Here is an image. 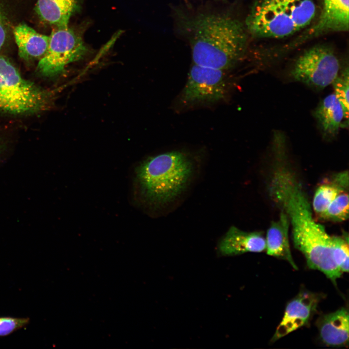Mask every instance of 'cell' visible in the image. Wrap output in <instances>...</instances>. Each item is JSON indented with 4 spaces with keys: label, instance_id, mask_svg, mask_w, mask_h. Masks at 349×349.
<instances>
[{
    "label": "cell",
    "instance_id": "ba28073f",
    "mask_svg": "<svg viewBox=\"0 0 349 349\" xmlns=\"http://www.w3.org/2000/svg\"><path fill=\"white\" fill-rule=\"evenodd\" d=\"M0 75L12 94L25 108L27 113L40 111L47 107L48 94L23 79L9 60L1 55Z\"/></svg>",
    "mask_w": 349,
    "mask_h": 349
},
{
    "label": "cell",
    "instance_id": "d6986e66",
    "mask_svg": "<svg viewBox=\"0 0 349 349\" xmlns=\"http://www.w3.org/2000/svg\"><path fill=\"white\" fill-rule=\"evenodd\" d=\"M349 217L348 190L340 192L330 204L321 219L336 222L345 221Z\"/></svg>",
    "mask_w": 349,
    "mask_h": 349
},
{
    "label": "cell",
    "instance_id": "7c38bea8",
    "mask_svg": "<svg viewBox=\"0 0 349 349\" xmlns=\"http://www.w3.org/2000/svg\"><path fill=\"white\" fill-rule=\"evenodd\" d=\"M349 316L348 310L343 307L319 318L317 326L325 345L333 347L348 346Z\"/></svg>",
    "mask_w": 349,
    "mask_h": 349
},
{
    "label": "cell",
    "instance_id": "277c9868",
    "mask_svg": "<svg viewBox=\"0 0 349 349\" xmlns=\"http://www.w3.org/2000/svg\"><path fill=\"white\" fill-rule=\"evenodd\" d=\"M316 14L314 0H255L245 26L254 37L281 38L307 27Z\"/></svg>",
    "mask_w": 349,
    "mask_h": 349
},
{
    "label": "cell",
    "instance_id": "44dd1931",
    "mask_svg": "<svg viewBox=\"0 0 349 349\" xmlns=\"http://www.w3.org/2000/svg\"><path fill=\"white\" fill-rule=\"evenodd\" d=\"M0 110L16 114L27 113L23 106L12 94L0 75Z\"/></svg>",
    "mask_w": 349,
    "mask_h": 349
},
{
    "label": "cell",
    "instance_id": "603a6c76",
    "mask_svg": "<svg viewBox=\"0 0 349 349\" xmlns=\"http://www.w3.org/2000/svg\"><path fill=\"white\" fill-rule=\"evenodd\" d=\"M6 37L5 29L2 15L0 8V49L3 46Z\"/></svg>",
    "mask_w": 349,
    "mask_h": 349
},
{
    "label": "cell",
    "instance_id": "ac0fdd59",
    "mask_svg": "<svg viewBox=\"0 0 349 349\" xmlns=\"http://www.w3.org/2000/svg\"><path fill=\"white\" fill-rule=\"evenodd\" d=\"M349 67L347 65L340 71L332 83L333 93L342 105L344 120L341 127L347 128L349 125Z\"/></svg>",
    "mask_w": 349,
    "mask_h": 349
},
{
    "label": "cell",
    "instance_id": "7a4b0ae2",
    "mask_svg": "<svg viewBox=\"0 0 349 349\" xmlns=\"http://www.w3.org/2000/svg\"><path fill=\"white\" fill-rule=\"evenodd\" d=\"M179 31L190 43L193 64L225 71L244 57L248 37L245 26L228 14L175 12Z\"/></svg>",
    "mask_w": 349,
    "mask_h": 349
},
{
    "label": "cell",
    "instance_id": "52a82bcc",
    "mask_svg": "<svg viewBox=\"0 0 349 349\" xmlns=\"http://www.w3.org/2000/svg\"><path fill=\"white\" fill-rule=\"evenodd\" d=\"M227 86L224 71L193 64L180 102L185 106L216 102L224 98Z\"/></svg>",
    "mask_w": 349,
    "mask_h": 349
},
{
    "label": "cell",
    "instance_id": "8992f818",
    "mask_svg": "<svg viewBox=\"0 0 349 349\" xmlns=\"http://www.w3.org/2000/svg\"><path fill=\"white\" fill-rule=\"evenodd\" d=\"M87 48L81 36L66 26L55 28L49 36L47 50L39 60L37 69L45 76L62 73L65 66L82 58Z\"/></svg>",
    "mask_w": 349,
    "mask_h": 349
},
{
    "label": "cell",
    "instance_id": "4fadbf2b",
    "mask_svg": "<svg viewBox=\"0 0 349 349\" xmlns=\"http://www.w3.org/2000/svg\"><path fill=\"white\" fill-rule=\"evenodd\" d=\"M313 113L322 138L327 141L335 138L341 127L344 112L334 94H330L321 100Z\"/></svg>",
    "mask_w": 349,
    "mask_h": 349
},
{
    "label": "cell",
    "instance_id": "e0dca14e",
    "mask_svg": "<svg viewBox=\"0 0 349 349\" xmlns=\"http://www.w3.org/2000/svg\"><path fill=\"white\" fill-rule=\"evenodd\" d=\"M349 190L348 171L334 174L329 180L317 188L312 202V207L317 217L321 218L328 207L341 192Z\"/></svg>",
    "mask_w": 349,
    "mask_h": 349
},
{
    "label": "cell",
    "instance_id": "5bb4252c",
    "mask_svg": "<svg viewBox=\"0 0 349 349\" xmlns=\"http://www.w3.org/2000/svg\"><path fill=\"white\" fill-rule=\"evenodd\" d=\"M289 225L287 216L281 210L279 219L272 221L267 230L266 250L268 255L286 260L297 270L298 267L293 259L289 246Z\"/></svg>",
    "mask_w": 349,
    "mask_h": 349
},
{
    "label": "cell",
    "instance_id": "9c48e42d",
    "mask_svg": "<svg viewBox=\"0 0 349 349\" xmlns=\"http://www.w3.org/2000/svg\"><path fill=\"white\" fill-rule=\"evenodd\" d=\"M320 299L317 294L301 292L286 305L283 317L271 341H276L305 325L316 310Z\"/></svg>",
    "mask_w": 349,
    "mask_h": 349
},
{
    "label": "cell",
    "instance_id": "6da1fadb",
    "mask_svg": "<svg viewBox=\"0 0 349 349\" xmlns=\"http://www.w3.org/2000/svg\"><path fill=\"white\" fill-rule=\"evenodd\" d=\"M272 155L270 195L288 217L295 248L307 260H321L331 251L333 236L315 220L301 183L288 163L287 151L277 150Z\"/></svg>",
    "mask_w": 349,
    "mask_h": 349
},
{
    "label": "cell",
    "instance_id": "30bf717a",
    "mask_svg": "<svg viewBox=\"0 0 349 349\" xmlns=\"http://www.w3.org/2000/svg\"><path fill=\"white\" fill-rule=\"evenodd\" d=\"M349 9V0H322V9L318 19L303 39L331 32L348 31Z\"/></svg>",
    "mask_w": 349,
    "mask_h": 349
},
{
    "label": "cell",
    "instance_id": "8fae6325",
    "mask_svg": "<svg viewBox=\"0 0 349 349\" xmlns=\"http://www.w3.org/2000/svg\"><path fill=\"white\" fill-rule=\"evenodd\" d=\"M217 250L224 256L261 252L266 250L265 238L260 232H246L232 226L220 240Z\"/></svg>",
    "mask_w": 349,
    "mask_h": 349
},
{
    "label": "cell",
    "instance_id": "9a60e30c",
    "mask_svg": "<svg viewBox=\"0 0 349 349\" xmlns=\"http://www.w3.org/2000/svg\"><path fill=\"white\" fill-rule=\"evenodd\" d=\"M14 35L20 57L27 60L40 59L45 54L49 36L37 32L24 23H20L15 28Z\"/></svg>",
    "mask_w": 349,
    "mask_h": 349
},
{
    "label": "cell",
    "instance_id": "5b68a950",
    "mask_svg": "<svg viewBox=\"0 0 349 349\" xmlns=\"http://www.w3.org/2000/svg\"><path fill=\"white\" fill-rule=\"evenodd\" d=\"M334 51L326 45L314 46L301 55L289 72L291 78L316 91L332 84L340 69Z\"/></svg>",
    "mask_w": 349,
    "mask_h": 349
},
{
    "label": "cell",
    "instance_id": "7402d4cb",
    "mask_svg": "<svg viewBox=\"0 0 349 349\" xmlns=\"http://www.w3.org/2000/svg\"><path fill=\"white\" fill-rule=\"evenodd\" d=\"M30 322L28 317H0V336H7Z\"/></svg>",
    "mask_w": 349,
    "mask_h": 349
},
{
    "label": "cell",
    "instance_id": "cb8c5ba5",
    "mask_svg": "<svg viewBox=\"0 0 349 349\" xmlns=\"http://www.w3.org/2000/svg\"></svg>",
    "mask_w": 349,
    "mask_h": 349
},
{
    "label": "cell",
    "instance_id": "3957f363",
    "mask_svg": "<svg viewBox=\"0 0 349 349\" xmlns=\"http://www.w3.org/2000/svg\"><path fill=\"white\" fill-rule=\"evenodd\" d=\"M194 164L183 152L173 151L150 157L136 169L141 195L149 203L164 205L174 200L186 189Z\"/></svg>",
    "mask_w": 349,
    "mask_h": 349
},
{
    "label": "cell",
    "instance_id": "2e32d148",
    "mask_svg": "<svg viewBox=\"0 0 349 349\" xmlns=\"http://www.w3.org/2000/svg\"><path fill=\"white\" fill-rule=\"evenodd\" d=\"M78 8V0H37L35 7L40 19L55 28L68 26Z\"/></svg>",
    "mask_w": 349,
    "mask_h": 349
},
{
    "label": "cell",
    "instance_id": "ffe728a7",
    "mask_svg": "<svg viewBox=\"0 0 349 349\" xmlns=\"http://www.w3.org/2000/svg\"><path fill=\"white\" fill-rule=\"evenodd\" d=\"M333 256L339 270L343 273L349 271V239L344 236H334Z\"/></svg>",
    "mask_w": 349,
    "mask_h": 349
}]
</instances>
